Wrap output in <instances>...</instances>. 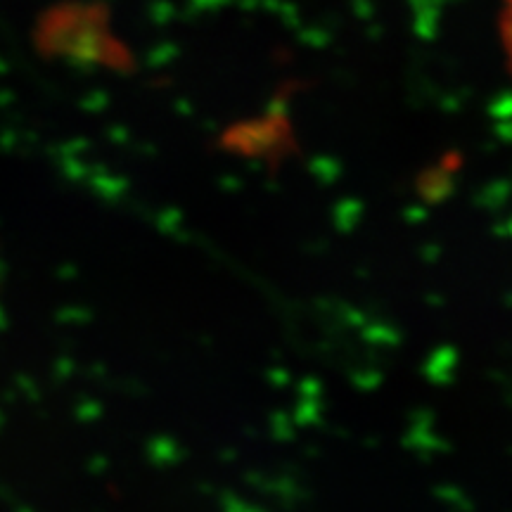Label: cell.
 Wrapping results in <instances>:
<instances>
[{"label":"cell","mask_w":512,"mask_h":512,"mask_svg":"<svg viewBox=\"0 0 512 512\" xmlns=\"http://www.w3.org/2000/svg\"><path fill=\"white\" fill-rule=\"evenodd\" d=\"M498 27H501L503 50L512 72V0H501V22H498Z\"/></svg>","instance_id":"cell-1"}]
</instances>
